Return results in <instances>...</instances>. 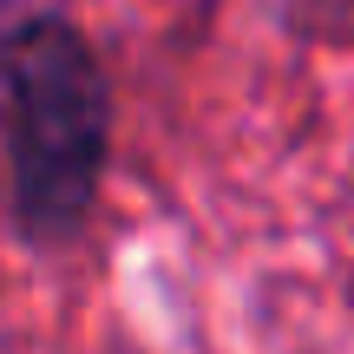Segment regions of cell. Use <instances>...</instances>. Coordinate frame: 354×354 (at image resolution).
<instances>
[{
	"label": "cell",
	"mask_w": 354,
	"mask_h": 354,
	"mask_svg": "<svg viewBox=\"0 0 354 354\" xmlns=\"http://www.w3.org/2000/svg\"><path fill=\"white\" fill-rule=\"evenodd\" d=\"M112 92L99 53L59 13L0 20V151L26 243H73L99 203Z\"/></svg>",
	"instance_id": "1"
}]
</instances>
